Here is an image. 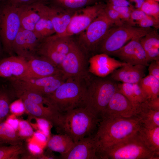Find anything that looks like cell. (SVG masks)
<instances>
[{
  "label": "cell",
  "instance_id": "cell-1",
  "mask_svg": "<svg viewBox=\"0 0 159 159\" xmlns=\"http://www.w3.org/2000/svg\"><path fill=\"white\" fill-rule=\"evenodd\" d=\"M86 107L60 113L52 123L60 134L69 136L76 142L91 133L100 120Z\"/></svg>",
  "mask_w": 159,
  "mask_h": 159
},
{
  "label": "cell",
  "instance_id": "cell-2",
  "mask_svg": "<svg viewBox=\"0 0 159 159\" xmlns=\"http://www.w3.org/2000/svg\"><path fill=\"white\" fill-rule=\"evenodd\" d=\"M141 125L135 116L102 118L95 135L97 153L136 133Z\"/></svg>",
  "mask_w": 159,
  "mask_h": 159
},
{
  "label": "cell",
  "instance_id": "cell-3",
  "mask_svg": "<svg viewBox=\"0 0 159 159\" xmlns=\"http://www.w3.org/2000/svg\"><path fill=\"white\" fill-rule=\"evenodd\" d=\"M82 81L68 79L53 92L44 96L49 106L60 113L86 107L87 87Z\"/></svg>",
  "mask_w": 159,
  "mask_h": 159
},
{
  "label": "cell",
  "instance_id": "cell-4",
  "mask_svg": "<svg viewBox=\"0 0 159 159\" xmlns=\"http://www.w3.org/2000/svg\"><path fill=\"white\" fill-rule=\"evenodd\" d=\"M99 159H158L145 146L137 132L97 153Z\"/></svg>",
  "mask_w": 159,
  "mask_h": 159
},
{
  "label": "cell",
  "instance_id": "cell-5",
  "mask_svg": "<svg viewBox=\"0 0 159 159\" xmlns=\"http://www.w3.org/2000/svg\"><path fill=\"white\" fill-rule=\"evenodd\" d=\"M89 82L87 87L86 107L99 117L118 90V83L110 77L96 78Z\"/></svg>",
  "mask_w": 159,
  "mask_h": 159
},
{
  "label": "cell",
  "instance_id": "cell-6",
  "mask_svg": "<svg viewBox=\"0 0 159 159\" xmlns=\"http://www.w3.org/2000/svg\"><path fill=\"white\" fill-rule=\"evenodd\" d=\"M114 26L109 29L98 45L97 51L99 53L109 55L120 48L128 41L134 38H141L153 29L126 24Z\"/></svg>",
  "mask_w": 159,
  "mask_h": 159
},
{
  "label": "cell",
  "instance_id": "cell-7",
  "mask_svg": "<svg viewBox=\"0 0 159 159\" xmlns=\"http://www.w3.org/2000/svg\"><path fill=\"white\" fill-rule=\"evenodd\" d=\"M0 8V37L4 49L11 55L14 41L21 28L19 8L11 4Z\"/></svg>",
  "mask_w": 159,
  "mask_h": 159
},
{
  "label": "cell",
  "instance_id": "cell-8",
  "mask_svg": "<svg viewBox=\"0 0 159 159\" xmlns=\"http://www.w3.org/2000/svg\"><path fill=\"white\" fill-rule=\"evenodd\" d=\"M114 25L105 14L103 9L87 27L80 34L79 43L88 52L97 51L108 30Z\"/></svg>",
  "mask_w": 159,
  "mask_h": 159
},
{
  "label": "cell",
  "instance_id": "cell-9",
  "mask_svg": "<svg viewBox=\"0 0 159 159\" xmlns=\"http://www.w3.org/2000/svg\"><path fill=\"white\" fill-rule=\"evenodd\" d=\"M59 69L67 79L82 80L88 76L84 55L80 47L74 41L72 42L69 50L65 55Z\"/></svg>",
  "mask_w": 159,
  "mask_h": 159
},
{
  "label": "cell",
  "instance_id": "cell-10",
  "mask_svg": "<svg viewBox=\"0 0 159 159\" xmlns=\"http://www.w3.org/2000/svg\"><path fill=\"white\" fill-rule=\"evenodd\" d=\"M140 104L131 101L117 90L111 98L101 117L102 119L135 116Z\"/></svg>",
  "mask_w": 159,
  "mask_h": 159
},
{
  "label": "cell",
  "instance_id": "cell-11",
  "mask_svg": "<svg viewBox=\"0 0 159 159\" xmlns=\"http://www.w3.org/2000/svg\"><path fill=\"white\" fill-rule=\"evenodd\" d=\"M104 8L100 6L95 5L76 11L72 15L65 32L60 36L71 37L80 34L100 14Z\"/></svg>",
  "mask_w": 159,
  "mask_h": 159
},
{
  "label": "cell",
  "instance_id": "cell-12",
  "mask_svg": "<svg viewBox=\"0 0 159 159\" xmlns=\"http://www.w3.org/2000/svg\"><path fill=\"white\" fill-rule=\"evenodd\" d=\"M140 38L132 39L127 44L109 55L118 57L121 61L127 64L148 66L149 62L140 42Z\"/></svg>",
  "mask_w": 159,
  "mask_h": 159
},
{
  "label": "cell",
  "instance_id": "cell-13",
  "mask_svg": "<svg viewBox=\"0 0 159 159\" xmlns=\"http://www.w3.org/2000/svg\"><path fill=\"white\" fill-rule=\"evenodd\" d=\"M98 146L95 135L86 137L74 142L67 153L61 155L62 159H98Z\"/></svg>",
  "mask_w": 159,
  "mask_h": 159
},
{
  "label": "cell",
  "instance_id": "cell-14",
  "mask_svg": "<svg viewBox=\"0 0 159 159\" xmlns=\"http://www.w3.org/2000/svg\"><path fill=\"white\" fill-rule=\"evenodd\" d=\"M27 60L26 70L21 77L17 78H39L62 73L57 67L42 57L34 56Z\"/></svg>",
  "mask_w": 159,
  "mask_h": 159
},
{
  "label": "cell",
  "instance_id": "cell-15",
  "mask_svg": "<svg viewBox=\"0 0 159 159\" xmlns=\"http://www.w3.org/2000/svg\"><path fill=\"white\" fill-rule=\"evenodd\" d=\"M89 62L90 72L101 77H106L116 69L127 64L103 53L93 55L90 58Z\"/></svg>",
  "mask_w": 159,
  "mask_h": 159
},
{
  "label": "cell",
  "instance_id": "cell-16",
  "mask_svg": "<svg viewBox=\"0 0 159 159\" xmlns=\"http://www.w3.org/2000/svg\"><path fill=\"white\" fill-rule=\"evenodd\" d=\"M146 66L141 64L127 63L115 70L110 74V77L117 82L130 84L139 83L145 76Z\"/></svg>",
  "mask_w": 159,
  "mask_h": 159
},
{
  "label": "cell",
  "instance_id": "cell-17",
  "mask_svg": "<svg viewBox=\"0 0 159 159\" xmlns=\"http://www.w3.org/2000/svg\"><path fill=\"white\" fill-rule=\"evenodd\" d=\"M27 60L19 56L10 57L0 60V77L11 79L20 77L27 68Z\"/></svg>",
  "mask_w": 159,
  "mask_h": 159
},
{
  "label": "cell",
  "instance_id": "cell-18",
  "mask_svg": "<svg viewBox=\"0 0 159 159\" xmlns=\"http://www.w3.org/2000/svg\"><path fill=\"white\" fill-rule=\"evenodd\" d=\"M63 75L61 73L39 78H16L11 80L14 81L16 91H28L38 93L42 88Z\"/></svg>",
  "mask_w": 159,
  "mask_h": 159
},
{
  "label": "cell",
  "instance_id": "cell-19",
  "mask_svg": "<svg viewBox=\"0 0 159 159\" xmlns=\"http://www.w3.org/2000/svg\"><path fill=\"white\" fill-rule=\"evenodd\" d=\"M19 98L23 102L25 110L31 115L44 119L52 124L59 112L51 107L35 103L25 97Z\"/></svg>",
  "mask_w": 159,
  "mask_h": 159
},
{
  "label": "cell",
  "instance_id": "cell-20",
  "mask_svg": "<svg viewBox=\"0 0 159 159\" xmlns=\"http://www.w3.org/2000/svg\"><path fill=\"white\" fill-rule=\"evenodd\" d=\"M44 9L53 25L55 34L61 36L65 32L72 15L64 11L44 6Z\"/></svg>",
  "mask_w": 159,
  "mask_h": 159
},
{
  "label": "cell",
  "instance_id": "cell-21",
  "mask_svg": "<svg viewBox=\"0 0 159 159\" xmlns=\"http://www.w3.org/2000/svg\"><path fill=\"white\" fill-rule=\"evenodd\" d=\"M153 28L140 39L149 62L159 59V35Z\"/></svg>",
  "mask_w": 159,
  "mask_h": 159
},
{
  "label": "cell",
  "instance_id": "cell-22",
  "mask_svg": "<svg viewBox=\"0 0 159 159\" xmlns=\"http://www.w3.org/2000/svg\"><path fill=\"white\" fill-rule=\"evenodd\" d=\"M145 146L155 155H159V126L148 128L141 126L137 132Z\"/></svg>",
  "mask_w": 159,
  "mask_h": 159
},
{
  "label": "cell",
  "instance_id": "cell-23",
  "mask_svg": "<svg viewBox=\"0 0 159 159\" xmlns=\"http://www.w3.org/2000/svg\"><path fill=\"white\" fill-rule=\"evenodd\" d=\"M35 4L39 11L41 16L36 24L33 32L40 41L53 35L55 32L44 5L40 4Z\"/></svg>",
  "mask_w": 159,
  "mask_h": 159
},
{
  "label": "cell",
  "instance_id": "cell-24",
  "mask_svg": "<svg viewBox=\"0 0 159 159\" xmlns=\"http://www.w3.org/2000/svg\"><path fill=\"white\" fill-rule=\"evenodd\" d=\"M21 27L33 31L40 17L39 11L36 4L19 7Z\"/></svg>",
  "mask_w": 159,
  "mask_h": 159
},
{
  "label": "cell",
  "instance_id": "cell-25",
  "mask_svg": "<svg viewBox=\"0 0 159 159\" xmlns=\"http://www.w3.org/2000/svg\"><path fill=\"white\" fill-rule=\"evenodd\" d=\"M135 116L144 127L151 128L159 126V111L151 109L145 102L139 105Z\"/></svg>",
  "mask_w": 159,
  "mask_h": 159
},
{
  "label": "cell",
  "instance_id": "cell-26",
  "mask_svg": "<svg viewBox=\"0 0 159 159\" xmlns=\"http://www.w3.org/2000/svg\"><path fill=\"white\" fill-rule=\"evenodd\" d=\"M74 142L65 134L54 135L50 137L47 147L51 151L59 153L61 155L68 152L73 146Z\"/></svg>",
  "mask_w": 159,
  "mask_h": 159
},
{
  "label": "cell",
  "instance_id": "cell-27",
  "mask_svg": "<svg viewBox=\"0 0 159 159\" xmlns=\"http://www.w3.org/2000/svg\"><path fill=\"white\" fill-rule=\"evenodd\" d=\"M118 91L132 102L140 104L146 101L139 83H118Z\"/></svg>",
  "mask_w": 159,
  "mask_h": 159
},
{
  "label": "cell",
  "instance_id": "cell-28",
  "mask_svg": "<svg viewBox=\"0 0 159 159\" xmlns=\"http://www.w3.org/2000/svg\"><path fill=\"white\" fill-rule=\"evenodd\" d=\"M37 51L42 57L50 61L59 69L66 55L57 52L44 40L39 46Z\"/></svg>",
  "mask_w": 159,
  "mask_h": 159
},
{
  "label": "cell",
  "instance_id": "cell-29",
  "mask_svg": "<svg viewBox=\"0 0 159 159\" xmlns=\"http://www.w3.org/2000/svg\"><path fill=\"white\" fill-rule=\"evenodd\" d=\"M139 84L146 101L159 97V80L155 77L148 75L143 78Z\"/></svg>",
  "mask_w": 159,
  "mask_h": 159
},
{
  "label": "cell",
  "instance_id": "cell-30",
  "mask_svg": "<svg viewBox=\"0 0 159 159\" xmlns=\"http://www.w3.org/2000/svg\"><path fill=\"white\" fill-rule=\"evenodd\" d=\"M43 40L48 42L57 52L64 55L69 52L73 41L70 37L58 36L55 34Z\"/></svg>",
  "mask_w": 159,
  "mask_h": 159
},
{
  "label": "cell",
  "instance_id": "cell-31",
  "mask_svg": "<svg viewBox=\"0 0 159 159\" xmlns=\"http://www.w3.org/2000/svg\"><path fill=\"white\" fill-rule=\"evenodd\" d=\"M0 141L3 143L16 145L21 143L16 130L6 121L0 122Z\"/></svg>",
  "mask_w": 159,
  "mask_h": 159
},
{
  "label": "cell",
  "instance_id": "cell-32",
  "mask_svg": "<svg viewBox=\"0 0 159 159\" xmlns=\"http://www.w3.org/2000/svg\"><path fill=\"white\" fill-rule=\"evenodd\" d=\"M26 150L21 143L0 146V159H18L19 155L24 153Z\"/></svg>",
  "mask_w": 159,
  "mask_h": 159
},
{
  "label": "cell",
  "instance_id": "cell-33",
  "mask_svg": "<svg viewBox=\"0 0 159 159\" xmlns=\"http://www.w3.org/2000/svg\"><path fill=\"white\" fill-rule=\"evenodd\" d=\"M23 29L25 39L27 60L34 56V53L39 46V40L33 31Z\"/></svg>",
  "mask_w": 159,
  "mask_h": 159
},
{
  "label": "cell",
  "instance_id": "cell-34",
  "mask_svg": "<svg viewBox=\"0 0 159 159\" xmlns=\"http://www.w3.org/2000/svg\"><path fill=\"white\" fill-rule=\"evenodd\" d=\"M13 52H15L18 56L27 59V55L26 49L25 39L21 27L13 43Z\"/></svg>",
  "mask_w": 159,
  "mask_h": 159
},
{
  "label": "cell",
  "instance_id": "cell-35",
  "mask_svg": "<svg viewBox=\"0 0 159 159\" xmlns=\"http://www.w3.org/2000/svg\"><path fill=\"white\" fill-rule=\"evenodd\" d=\"M16 91L17 95L19 98L25 97L35 103L49 106L46 98L41 94L28 91Z\"/></svg>",
  "mask_w": 159,
  "mask_h": 159
},
{
  "label": "cell",
  "instance_id": "cell-36",
  "mask_svg": "<svg viewBox=\"0 0 159 159\" xmlns=\"http://www.w3.org/2000/svg\"><path fill=\"white\" fill-rule=\"evenodd\" d=\"M147 15L159 20V6L154 0H145L139 8Z\"/></svg>",
  "mask_w": 159,
  "mask_h": 159
},
{
  "label": "cell",
  "instance_id": "cell-37",
  "mask_svg": "<svg viewBox=\"0 0 159 159\" xmlns=\"http://www.w3.org/2000/svg\"><path fill=\"white\" fill-rule=\"evenodd\" d=\"M10 100L8 93L0 91V122L3 121L10 111Z\"/></svg>",
  "mask_w": 159,
  "mask_h": 159
},
{
  "label": "cell",
  "instance_id": "cell-38",
  "mask_svg": "<svg viewBox=\"0 0 159 159\" xmlns=\"http://www.w3.org/2000/svg\"><path fill=\"white\" fill-rule=\"evenodd\" d=\"M104 11L107 16L115 26H120L125 24L121 20L120 14L109 6L104 8Z\"/></svg>",
  "mask_w": 159,
  "mask_h": 159
},
{
  "label": "cell",
  "instance_id": "cell-39",
  "mask_svg": "<svg viewBox=\"0 0 159 159\" xmlns=\"http://www.w3.org/2000/svg\"><path fill=\"white\" fill-rule=\"evenodd\" d=\"M138 26L143 28H151L158 29L159 27V20L149 16L138 21L135 22Z\"/></svg>",
  "mask_w": 159,
  "mask_h": 159
},
{
  "label": "cell",
  "instance_id": "cell-40",
  "mask_svg": "<svg viewBox=\"0 0 159 159\" xmlns=\"http://www.w3.org/2000/svg\"><path fill=\"white\" fill-rule=\"evenodd\" d=\"M18 135L23 137L31 136L34 134V132L29 124L26 121L22 120L19 122L18 128Z\"/></svg>",
  "mask_w": 159,
  "mask_h": 159
},
{
  "label": "cell",
  "instance_id": "cell-41",
  "mask_svg": "<svg viewBox=\"0 0 159 159\" xmlns=\"http://www.w3.org/2000/svg\"><path fill=\"white\" fill-rule=\"evenodd\" d=\"M66 7L71 9L82 7L87 3V0H58Z\"/></svg>",
  "mask_w": 159,
  "mask_h": 159
},
{
  "label": "cell",
  "instance_id": "cell-42",
  "mask_svg": "<svg viewBox=\"0 0 159 159\" xmlns=\"http://www.w3.org/2000/svg\"><path fill=\"white\" fill-rule=\"evenodd\" d=\"M148 66L149 75L159 80V59L151 61Z\"/></svg>",
  "mask_w": 159,
  "mask_h": 159
},
{
  "label": "cell",
  "instance_id": "cell-43",
  "mask_svg": "<svg viewBox=\"0 0 159 159\" xmlns=\"http://www.w3.org/2000/svg\"><path fill=\"white\" fill-rule=\"evenodd\" d=\"M10 110L12 113L16 114H20L23 113L25 109L21 100V101H18L10 104Z\"/></svg>",
  "mask_w": 159,
  "mask_h": 159
},
{
  "label": "cell",
  "instance_id": "cell-44",
  "mask_svg": "<svg viewBox=\"0 0 159 159\" xmlns=\"http://www.w3.org/2000/svg\"><path fill=\"white\" fill-rule=\"evenodd\" d=\"M149 16H150L147 15L140 9L138 8L135 9H133L130 13L131 19L135 22Z\"/></svg>",
  "mask_w": 159,
  "mask_h": 159
},
{
  "label": "cell",
  "instance_id": "cell-45",
  "mask_svg": "<svg viewBox=\"0 0 159 159\" xmlns=\"http://www.w3.org/2000/svg\"><path fill=\"white\" fill-rule=\"evenodd\" d=\"M145 102L148 106L151 109L155 111H159V97L147 100Z\"/></svg>",
  "mask_w": 159,
  "mask_h": 159
},
{
  "label": "cell",
  "instance_id": "cell-46",
  "mask_svg": "<svg viewBox=\"0 0 159 159\" xmlns=\"http://www.w3.org/2000/svg\"><path fill=\"white\" fill-rule=\"evenodd\" d=\"M108 5L117 12L120 14L131 12L133 9L132 7L129 6H112L109 4Z\"/></svg>",
  "mask_w": 159,
  "mask_h": 159
},
{
  "label": "cell",
  "instance_id": "cell-47",
  "mask_svg": "<svg viewBox=\"0 0 159 159\" xmlns=\"http://www.w3.org/2000/svg\"><path fill=\"white\" fill-rule=\"evenodd\" d=\"M28 148L29 150L34 154H39L42 153V150L40 148L35 144L29 143L28 145Z\"/></svg>",
  "mask_w": 159,
  "mask_h": 159
},
{
  "label": "cell",
  "instance_id": "cell-48",
  "mask_svg": "<svg viewBox=\"0 0 159 159\" xmlns=\"http://www.w3.org/2000/svg\"><path fill=\"white\" fill-rule=\"evenodd\" d=\"M109 4L117 6L127 7L129 6L130 4L126 0H122L111 2Z\"/></svg>",
  "mask_w": 159,
  "mask_h": 159
},
{
  "label": "cell",
  "instance_id": "cell-49",
  "mask_svg": "<svg viewBox=\"0 0 159 159\" xmlns=\"http://www.w3.org/2000/svg\"><path fill=\"white\" fill-rule=\"evenodd\" d=\"M6 122L12 127L15 130L18 128L19 121L18 120L9 118H8Z\"/></svg>",
  "mask_w": 159,
  "mask_h": 159
},
{
  "label": "cell",
  "instance_id": "cell-50",
  "mask_svg": "<svg viewBox=\"0 0 159 159\" xmlns=\"http://www.w3.org/2000/svg\"><path fill=\"white\" fill-rule=\"evenodd\" d=\"M31 0H11L10 2L11 4L17 6V4H18L26 3Z\"/></svg>",
  "mask_w": 159,
  "mask_h": 159
},
{
  "label": "cell",
  "instance_id": "cell-51",
  "mask_svg": "<svg viewBox=\"0 0 159 159\" xmlns=\"http://www.w3.org/2000/svg\"><path fill=\"white\" fill-rule=\"evenodd\" d=\"M34 135L36 138L38 140L43 141L45 139L44 136L39 132L34 133Z\"/></svg>",
  "mask_w": 159,
  "mask_h": 159
},
{
  "label": "cell",
  "instance_id": "cell-52",
  "mask_svg": "<svg viewBox=\"0 0 159 159\" xmlns=\"http://www.w3.org/2000/svg\"><path fill=\"white\" fill-rule=\"evenodd\" d=\"M135 2L136 6L138 9H139L145 0H133Z\"/></svg>",
  "mask_w": 159,
  "mask_h": 159
},
{
  "label": "cell",
  "instance_id": "cell-53",
  "mask_svg": "<svg viewBox=\"0 0 159 159\" xmlns=\"http://www.w3.org/2000/svg\"><path fill=\"white\" fill-rule=\"evenodd\" d=\"M120 0H110V3L113 2H114V1H119Z\"/></svg>",
  "mask_w": 159,
  "mask_h": 159
},
{
  "label": "cell",
  "instance_id": "cell-54",
  "mask_svg": "<svg viewBox=\"0 0 159 159\" xmlns=\"http://www.w3.org/2000/svg\"><path fill=\"white\" fill-rule=\"evenodd\" d=\"M1 46H0V55L1 54Z\"/></svg>",
  "mask_w": 159,
  "mask_h": 159
},
{
  "label": "cell",
  "instance_id": "cell-55",
  "mask_svg": "<svg viewBox=\"0 0 159 159\" xmlns=\"http://www.w3.org/2000/svg\"><path fill=\"white\" fill-rule=\"evenodd\" d=\"M3 143L0 141V146H1V145Z\"/></svg>",
  "mask_w": 159,
  "mask_h": 159
},
{
  "label": "cell",
  "instance_id": "cell-56",
  "mask_svg": "<svg viewBox=\"0 0 159 159\" xmlns=\"http://www.w3.org/2000/svg\"><path fill=\"white\" fill-rule=\"evenodd\" d=\"M5 0H0V2H3Z\"/></svg>",
  "mask_w": 159,
  "mask_h": 159
},
{
  "label": "cell",
  "instance_id": "cell-57",
  "mask_svg": "<svg viewBox=\"0 0 159 159\" xmlns=\"http://www.w3.org/2000/svg\"><path fill=\"white\" fill-rule=\"evenodd\" d=\"M154 0L156 2H158H158L159 1V0Z\"/></svg>",
  "mask_w": 159,
  "mask_h": 159
},
{
  "label": "cell",
  "instance_id": "cell-58",
  "mask_svg": "<svg viewBox=\"0 0 159 159\" xmlns=\"http://www.w3.org/2000/svg\"></svg>",
  "mask_w": 159,
  "mask_h": 159
}]
</instances>
